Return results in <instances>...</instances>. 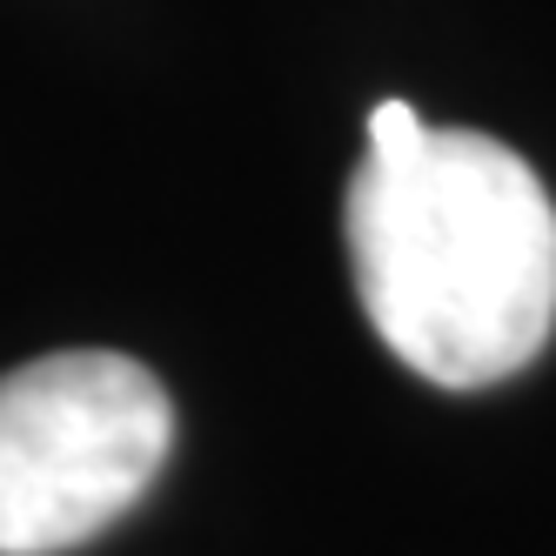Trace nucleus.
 Segmentation results:
<instances>
[{"label":"nucleus","mask_w":556,"mask_h":556,"mask_svg":"<svg viewBox=\"0 0 556 556\" xmlns=\"http://www.w3.org/2000/svg\"><path fill=\"white\" fill-rule=\"evenodd\" d=\"M349 262L369 329L435 389H483L536 363L556 329V202L516 148L369 108L349 181Z\"/></svg>","instance_id":"nucleus-1"},{"label":"nucleus","mask_w":556,"mask_h":556,"mask_svg":"<svg viewBox=\"0 0 556 556\" xmlns=\"http://www.w3.org/2000/svg\"><path fill=\"white\" fill-rule=\"evenodd\" d=\"M175 403L114 349H61L0 376V556H61L148 496Z\"/></svg>","instance_id":"nucleus-2"}]
</instances>
